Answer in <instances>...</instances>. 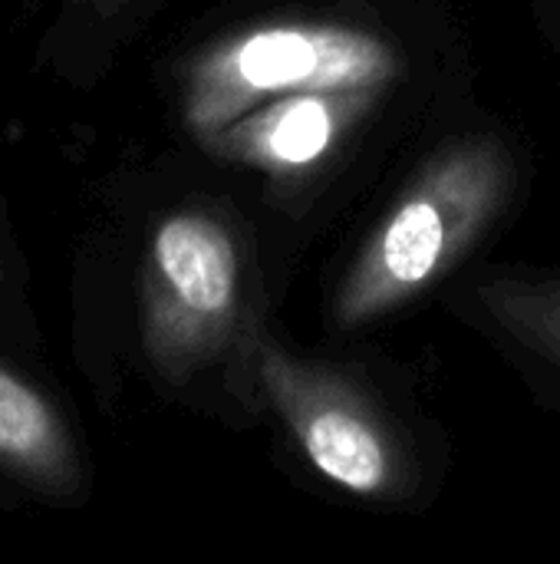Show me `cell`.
<instances>
[{
    "label": "cell",
    "instance_id": "obj_6",
    "mask_svg": "<svg viewBox=\"0 0 560 564\" xmlns=\"http://www.w3.org/2000/svg\"><path fill=\"white\" fill-rule=\"evenodd\" d=\"M442 301L560 416V264L475 261Z\"/></svg>",
    "mask_w": 560,
    "mask_h": 564
},
{
    "label": "cell",
    "instance_id": "obj_2",
    "mask_svg": "<svg viewBox=\"0 0 560 564\" xmlns=\"http://www.w3.org/2000/svg\"><path fill=\"white\" fill-rule=\"evenodd\" d=\"M274 304L254 212L201 165L165 149L92 185L69 254V357L102 413L142 393L261 426L254 354Z\"/></svg>",
    "mask_w": 560,
    "mask_h": 564
},
{
    "label": "cell",
    "instance_id": "obj_1",
    "mask_svg": "<svg viewBox=\"0 0 560 564\" xmlns=\"http://www.w3.org/2000/svg\"><path fill=\"white\" fill-rule=\"evenodd\" d=\"M168 149L231 185L274 261L479 109L439 0H215L155 56Z\"/></svg>",
    "mask_w": 560,
    "mask_h": 564
},
{
    "label": "cell",
    "instance_id": "obj_9",
    "mask_svg": "<svg viewBox=\"0 0 560 564\" xmlns=\"http://www.w3.org/2000/svg\"><path fill=\"white\" fill-rule=\"evenodd\" d=\"M531 20L548 50L560 56V0H531Z\"/></svg>",
    "mask_w": 560,
    "mask_h": 564
},
{
    "label": "cell",
    "instance_id": "obj_8",
    "mask_svg": "<svg viewBox=\"0 0 560 564\" xmlns=\"http://www.w3.org/2000/svg\"><path fill=\"white\" fill-rule=\"evenodd\" d=\"M0 347L26 354L33 360H50L46 327L33 301V271L17 238V225L3 185H0Z\"/></svg>",
    "mask_w": 560,
    "mask_h": 564
},
{
    "label": "cell",
    "instance_id": "obj_7",
    "mask_svg": "<svg viewBox=\"0 0 560 564\" xmlns=\"http://www.w3.org/2000/svg\"><path fill=\"white\" fill-rule=\"evenodd\" d=\"M172 0H50L33 69L73 93L99 89Z\"/></svg>",
    "mask_w": 560,
    "mask_h": 564
},
{
    "label": "cell",
    "instance_id": "obj_5",
    "mask_svg": "<svg viewBox=\"0 0 560 564\" xmlns=\"http://www.w3.org/2000/svg\"><path fill=\"white\" fill-rule=\"evenodd\" d=\"M96 456L50 360L0 347V512H83Z\"/></svg>",
    "mask_w": 560,
    "mask_h": 564
},
{
    "label": "cell",
    "instance_id": "obj_3",
    "mask_svg": "<svg viewBox=\"0 0 560 564\" xmlns=\"http://www.w3.org/2000/svg\"><path fill=\"white\" fill-rule=\"evenodd\" d=\"M531 149L518 129L472 109L432 135L389 182L333 268L323 324L360 337L442 297L515 221L531 192Z\"/></svg>",
    "mask_w": 560,
    "mask_h": 564
},
{
    "label": "cell",
    "instance_id": "obj_4",
    "mask_svg": "<svg viewBox=\"0 0 560 564\" xmlns=\"http://www.w3.org/2000/svg\"><path fill=\"white\" fill-rule=\"evenodd\" d=\"M261 426L314 482L373 512H426L446 489L452 443L399 367L314 350L271 321L254 354Z\"/></svg>",
    "mask_w": 560,
    "mask_h": 564
}]
</instances>
